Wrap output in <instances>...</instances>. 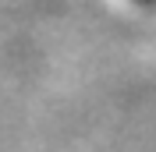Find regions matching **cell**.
Here are the masks:
<instances>
[{"instance_id":"6da1fadb","label":"cell","mask_w":156,"mask_h":152,"mask_svg":"<svg viewBox=\"0 0 156 152\" xmlns=\"http://www.w3.org/2000/svg\"><path fill=\"white\" fill-rule=\"evenodd\" d=\"M135 4H142V7H156V0H135Z\"/></svg>"}]
</instances>
